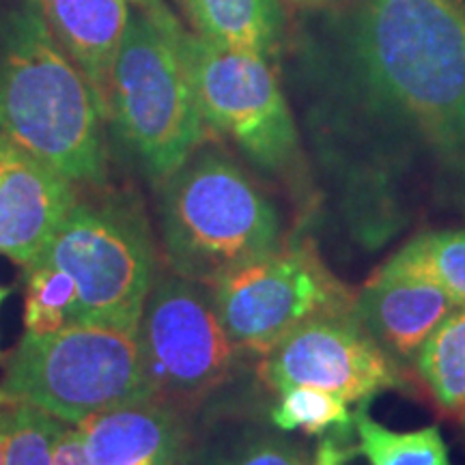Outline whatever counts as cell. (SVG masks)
<instances>
[{
	"label": "cell",
	"mask_w": 465,
	"mask_h": 465,
	"mask_svg": "<svg viewBox=\"0 0 465 465\" xmlns=\"http://www.w3.org/2000/svg\"><path fill=\"white\" fill-rule=\"evenodd\" d=\"M158 226L168 270L201 284L287 240L274 201L231 155L205 143L158 185Z\"/></svg>",
	"instance_id": "obj_3"
},
{
	"label": "cell",
	"mask_w": 465,
	"mask_h": 465,
	"mask_svg": "<svg viewBox=\"0 0 465 465\" xmlns=\"http://www.w3.org/2000/svg\"><path fill=\"white\" fill-rule=\"evenodd\" d=\"M183 465H196V452H194V457H192L190 461H188V463H183Z\"/></svg>",
	"instance_id": "obj_28"
},
{
	"label": "cell",
	"mask_w": 465,
	"mask_h": 465,
	"mask_svg": "<svg viewBox=\"0 0 465 465\" xmlns=\"http://www.w3.org/2000/svg\"><path fill=\"white\" fill-rule=\"evenodd\" d=\"M291 3H298V5H322V3H328V0H291Z\"/></svg>",
	"instance_id": "obj_26"
},
{
	"label": "cell",
	"mask_w": 465,
	"mask_h": 465,
	"mask_svg": "<svg viewBox=\"0 0 465 465\" xmlns=\"http://www.w3.org/2000/svg\"><path fill=\"white\" fill-rule=\"evenodd\" d=\"M52 35L95 93L104 121L116 52L130 20V0H39Z\"/></svg>",
	"instance_id": "obj_14"
},
{
	"label": "cell",
	"mask_w": 465,
	"mask_h": 465,
	"mask_svg": "<svg viewBox=\"0 0 465 465\" xmlns=\"http://www.w3.org/2000/svg\"><path fill=\"white\" fill-rule=\"evenodd\" d=\"M50 465H91L89 457H86L83 433L75 424L65 422L58 431L54 446H52Z\"/></svg>",
	"instance_id": "obj_23"
},
{
	"label": "cell",
	"mask_w": 465,
	"mask_h": 465,
	"mask_svg": "<svg viewBox=\"0 0 465 465\" xmlns=\"http://www.w3.org/2000/svg\"><path fill=\"white\" fill-rule=\"evenodd\" d=\"M136 5H143V3H149V0H134Z\"/></svg>",
	"instance_id": "obj_29"
},
{
	"label": "cell",
	"mask_w": 465,
	"mask_h": 465,
	"mask_svg": "<svg viewBox=\"0 0 465 465\" xmlns=\"http://www.w3.org/2000/svg\"><path fill=\"white\" fill-rule=\"evenodd\" d=\"M72 179L0 134V252L28 267L80 199Z\"/></svg>",
	"instance_id": "obj_11"
},
{
	"label": "cell",
	"mask_w": 465,
	"mask_h": 465,
	"mask_svg": "<svg viewBox=\"0 0 465 465\" xmlns=\"http://www.w3.org/2000/svg\"><path fill=\"white\" fill-rule=\"evenodd\" d=\"M356 452L358 449L347 446V440L334 438V435H325L322 444L317 446L315 461L311 465H345Z\"/></svg>",
	"instance_id": "obj_24"
},
{
	"label": "cell",
	"mask_w": 465,
	"mask_h": 465,
	"mask_svg": "<svg viewBox=\"0 0 465 465\" xmlns=\"http://www.w3.org/2000/svg\"><path fill=\"white\" fill-rule=\"evenodd\" d=\"M416 373L446 420L465 424V306H459L424 342Z\"/></svg>",
	"instance_id": "obj_16"
},
{
	"label": "cell",
	"mask_w": 465,
	"mask_h": 465,
	"mask_svg": "<svg viewBox=\"0 0 465 465\" xmlns=\"http://www.w3.org/2000/svg\"><path fill=\"white\" fill-rule=\"evenodd\" d=\"M375 272L431 282L457 306H465V231L420 232Z\"/></svg>",
	"instance_id": "obj_17"
},
{
	"label": "cell",
	"mask_w": 465,
	"mask_h": 465,
	"mask_svg": "<svg viewBox=\"0 0 465 465\" xmlns=\"http://www.w3.org/2000/svg\"><path fill=\"white\" fill-rule=\"evenodd\" d=\"M26 334L48 336L74 323L75 284L72 276L48 263L25 267Z\"/></svg>",
	"instance_id": "obj_21"
},
{
	"label": "cell",
	"mask_w": 465,
	"mask_h": 465,
	"mask_svg": "<svg viewBox=\"0 0 465 465\" xmlns=\"http://www.w3.org/2000/svg\"><path fill=\"white\" fill-rule=\"evenodd\" d=\"M0 397L67 424L97 411L151 397L138 330L69 323L48 336H22L0 380Z\"/></svg>",
	"instance_id": "obj_6"
},
{
	"label": "cell",
	"mask_w": 465,
	"mask_h": 465,
	"mask_svg": "<svg viewBox=\"0 0 465 465\" xmlns=\"http://www.w3.org/2000/svg\"><path fill=\"white\" fill-rule=\"evenodd\" d=\"M14 403L0 397V465H5V449H7V429H9V414Z\"/></svg>",
	"instance_id": "obj_25"
},
{
	"label": "cell",
	"mask_w": 465,
	"mask_h": 465,
	"mask_svg": "<svg viewBox=\"0 0 465 465\" xmlns=\"http://www.w3.org/2000/svg\"><path fill=\"white\" fill-rule=\"evenodd\" d=\"M106 124L155 188L205 143L183 28L162 0L130 11L110 78Z\"/></svg>",
	"instance_id": "obj_4"
},
{
	"label": "cell",
	"mask_w": 465,
	"mask_h": 465,
	"mask_svg": "<svg viewBox=\"0 0 465 465\" xmlns=\"http://www.w3.org/2000/svg\"><path fill=\"white\" fill-rule=\"evenodd\" d=\"M196 465H304V450L278 429L242 424L196 444Z\"/></svg>",
	"instance_id": "obj_19"
},
{
	"label": "cell",
	"mask_w": 465,
	"mask_h": 465,
	"mask_svg": "<svg viewBox=\"0 0 465 465\" xmlns=\"http://www.w3.org/2000/svg\"><path fill=\"white\" fill-rule=\"evenodd\" d=\"M33 263L54 265L72 276L74 323L127 330H138L160 272L155 235L141 199L106 185L78 199Z\"/></svg>",
	"instance_id": "obj_5"
},
{
	"label": "cell",
	"mask_w": 465,
	"mask_h": 465,
	"mask_svg": "<svg viewBox=\"0 0 465 465\" xmlns=\"http://www.w3.org/2000/svg\"><path fill=\"white\" fill-rule=\"evenodd\" d=\"M7 295H9V289L0 287V306H3V302H5V298H7Z\"/></svg>",
	"instance_id": "obj_27"
},
{
	"label": "cell",
	"mask_w": 465,
	"mask_h": 465,
	"mask_svg": "<svg viewBox=\"0 0 465 465\" xmlns=\"http://www.w3.org/2000/svg\"><path fill=\"white\" fill-rule=\"evenodd\" d=\"M207 42L270 58L281 44L284 15L278 0H177Z\"/></svg>",
	"instance_id": "obj_15"
},
{
	"label": "cell",
	"mask_w": 465,
	"mask_h": 465,
	"mask_svg": "<svg viewBox=\"0 0 465 465\" xmlns=\"http://www.w3.org/2000/svg\"><path fill=\"white\" fill-rule=\"evenodd\" d=\"M455 308L431 282L373 272L356 293L353 315L394 362L405 366Z\"/></svg>",
	"instance_id": "obj_13"
},
{
	"label": "cell",
	"mask_w": 465,
	"mask_h": 465,
	"mask_svg": "<svg viewBox=\"0 0 465 465\" xmlns=\"http://www.w3.org/2000/svg\"><path fill=\"white\" fill-rule=\"evenodd\" d=\"M257 360L259 380L274 394L308 386L347 405H369L377 394L405 392L410 383L353 311L312 319Z\"/></svg>",
	"instance_id": "obj_10"
},
{
	"label": "cell",
	"mask_w": 465,
	"mask_h": 465,
	"mask_svg": "<svg viewBox=\"0 0 465 465\" xmlns=\"http://www.w3.org/2000/svg\"><path fill=\"white\" fill-rule=\"evenodd\" d=\"M63 420L37 407L14 403L9 414L5 465H50L52 446Z\"/></svg>",
	"instance_id": "obj_22"
},
{
	"label": "cell",
	"mask_w": 465,
	"mask_h": 465,
	"mask_svg": "<svg viewBox=\"0 0 465 465\" xmlns=\"http://www.w3.org/2000/svg\"><path fill=\"white\" fill-rule=\"evenodd\" d=\"M104 124L95 93L52 35L39 0L0 9V134L91 190L108 183Z\"/></svg>",
	"instance_id": "obj_2"
},
{
	"label": "cell",
	"mask_w": 465,
	"mask_h": 465,
	"mask_svg": "<svg viewBox=\"0 0 465 465\" xmlns=\"http://www.w3.org/2000/svg\"><path fill=\"white\" fill-rule=\"evenodd\" d=\"M183 52L207 127L229 138L259 171L295 173L300 134L270 58L185 31Z\"/></svg>",
	"instance_id": "obj_9"
},
{
	"label": "cell",
	"mask_w": 465,
	"mask_h": 465,
	"mask_svg": "<svg viewBox=\"0 0 465 465\" xmlns=\"http://www.w3.org/2000/svg\"><path fill=\"white\" fill-rule=\"evenodd\" d=\"M75 427L91 465H183L196 452L190 414L155 397L97 411Z\"/></svg>",
	"instance_id": "obj_12"
},
{
	"label": "cell",
	"mask_w": 465,
	"mask_h": 465,
	"mask_svg": "<svg viewBox=\"0 0 465 465\" xmlns=\"http://www.w3.org/2000/svg\"><path fill=\"white\" fill-rule=\"evenodd\" d=\"M207 287L226 332L246 358H261L312 319L353 311L356 302L311 237H287L274 252Z\"/></svg>",
	"instance_id": "obj_8"
},
{
	"label": "cell",
	"mask_w": 465,
	"mask_h": 465,
	"mask_svg": "<svg viewBox=\"0 0 465 465\" xmlns=\"http://www.w3.org/2000/svg\"><path fill=\"white\" fill-rule=\"evenodd\" d=\"M151 397L185 414L201 410L240 373L246 358L226 332L207 284L160 270L138 323Z\"/></svg>",
	"instance_id": "obj_7"
},
{
	"label": "cell",
	"mask_w": 465,
	"mask_h": 465,
	"mask_svg": "<svg viewBox=\"0 0 465 465\" xmlns=\"http://www.w3.org/2000/svg\"><path fill=\"white\" fill-rule=\"evenodd\" d=\"M353 104L371 132L332 179L341 229L373 252L416 220L405 177L422 160L435 199L465 218V14L450 0H366Z\"/></svg>",
	"instance_id": "obj_1"
},
{
	"label": "cell",
	"mask_w": 465,
	"mask_h": 465,
	"mask_svg": "<svg viewBox=\"0 0 465 465\" xmlns=\"http://www.w3.org/2000/svg\"><path fill=\"white\" fill-rule=\"evenodd\" d=\"M358 452L369 465H450L449 446L440 427L394 431L377 422L366 405L353 414Z\"/></svg>",
	"instance_id": "obj_18"
},
{
	"label": "cell",
	"mask_w": 465,
	"mask_h": 465,
	"mask_svg": "<svg viewBox=\"0 0 465 465\" xmlns=\"http://www.w3.org/2000/svg\"><path fill=\"white\" fill-rule=\"evenodd\" d=\"M270 424L282 433L300 431L311 438L347 440L353 429L349 405L319 388L293 386L278 392V403L270 410Z\"/></svg>",
	"instance_id": "obj_20"
}]
</instances>
